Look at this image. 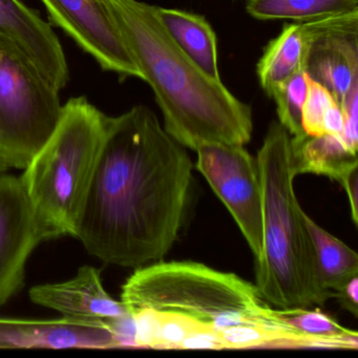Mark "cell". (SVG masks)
I'll list each match as a JSON object with an SVG mask.
<instances>
[{"instance_id": "cell-23", "label": "cell", "mask_w": 358, "mask_h": 358, "mask_svg": "<svg viewBox=\"0 0 358 358\" xmlns=\"http://www.w3.org/2000/svg\"><path fill=\"white\" fill-rule=\"evenodd\" d=\"M179 350H225V345L219 330L205 327L188 335Z\"/></svg>"}, {"instance_id": "cell-18", "label": "cell", "mask_w": 358, "mask_h": 358, "mask_svg": "<svg viewBox=\"0 0 358 358\" xmlns=\"http://www.w3.org/2000/svg\"><path fill=\"white\" fill-rule=\"evenodd\" d=\"M246 11L259 20L310 22L358 11V0H248Z\"/></svg>"}, {"instance_id": "cell-17", "label": "cell", "mask_w": 358, "mask_h": 358, "mask_svg": "<svg viewBox=\"0 0 358 358\" xmlns=\"http://www.w3.org/2000/svg\"><path fill=\"white\" fill-rule=\"evenodd\" d=\"M303 217L313 248L318 280L324 289L335 292L357 276L358 255L320 227L305 211Z\"/></svg>"}, {"instance_id": "cell-5", "label": "cell", "mask_w": 358, "mask_h": 358, "mask_svg": "<svg viewBox=\"0 0 358 358\" xmlns=\"http://www.w3.org/2000/svg\"><path fill=\"white\" fill-rule=\"evenodd\" d=\"M129 312H175L217 330L234 326L294 331L276 315L255 285L198 262H155L138 268L122 286Z\"/></svg>"}, {"instance_id": "cell-9", "label": "cell", "mask_w": 358, "mask_h": 358, "mask_svg": "<svg viewBox=\"0 0 358 358\" xmlns=\"http://www.w3.org/2000/svg\"><path fill=\"white\" fill-rule=\"evenodd\" d=\"M41 243L20 177L0 173V307L22 290L29 257Z\"/></svg>"}, {"instance_id": "cell-14", "label": "cell", "mask_w": 358, "mask_h": 358, "mask_svg": "<svg viewBox=\"0 0 358 358\" xmlns=\"http://www.w3.org/2000/svg\"><path fill=\"white\" fill-rule=\"evenodd\" d=\"M306 72L329 90L341 106L358 85V22L331 31L315 41Z\"/></svg>"}, {"instance_id": "cell-10", "label": "cell", "mask_w": 358, "mask_h": 358, "mask_svg": "<svg viewBox=\"0 0 358 358\" xmlns=\"http://www.w3.org/2000/svg\"><path fill=\"white\" fill-rule=\"evenodd\" d=\"M0 36L17 45L62 91L70 81V69L51 22L20 0H0Z\"/></svg>"}, {"instance_id": "cell-1", "label": "cell", "mask_w": 358, "mask_h": 358, "mask_svg": "<svg viewBox=\"0 0 358 358\" xmlns=\"http://www.w3.org/2000/svg\"><path fill=\"white\" fill-rule=\"evenodd\" d=\"M192 185L187 150L143 104L108 116L106 137L76 238L100 261H161L185 221Z\"/></svg>"}, {"instance_id": "cell-20", "label": "cell", "mask_w": 358, "mask_h": 358, "mask_svg": "<svg viewBox=\"0 0 358 358\" xmlns=\"http://www.w3.org/2000/svg\"><path fill=\"white\" fill-rule=\"evenodd\" d=\"M307 75L306 71L292 75L280 83L270 95L275 102L278 122L293 139L307 135L301 125V110L307 93Z\"/></svg>"}, {"instance_id": "cell-6", "label": "cell", "mask_w": 358, "mask_h": 358, "mask_svg": "<svg viewBox=\"0 0 358 358\" xmlns=\"http://www.w3.org/2000/svg\"><path fill=\"white\" fill-rule=\"evenodd\" d=\"M56 89L12 41L0 36V155L9 169H26L57 125Z\"/></svg>"}, {"instance_id": "cell-15", "label": "cell", "mask_w": 358, "mask_h": 358, "mask_svg": "<svg viewBox=\"0 0 358 358\" xmlns=\"http://www.w3.org/2000/svg\"><path fill=\"white\" fill-rule=\"evenodd\" d=\"M155 15L178 48L207 76L220 78L217 35L204 16L152 6Z\"/></svg>"}, {"instance_id": "cell-8", "label": "cell", "mask_w": 358, "mask_h": 358, "mask_svg": "<svg viewBox=\"0 0 358 358\" xmlns=\"http://www.w3.org/2000/svg\"><path fill=\"white\" fill-rule=\"evenodd\" d=\"M50 22L62 29L102 70L121 78L141 79L103 0H41Z\"/></svg>"}, {"instance_id": "cell-22", "label": "cell", "mask_w": 358, "mask_h": 358, "mask_svg": "<svg viewBox=\"0 0 358 358\" xmlns=\"http://www.w3.org/2000/svg\"><path fill=\"white\" fill-rule=\"evenodd\" d=\"M345 117L343 138L352 150L358 148V85L352 87L341 103Z\"/></svg>"}, {"instance_id": "cell-11", "label": "cell", "mask_w": 358, "mask_h": 358, "mask_svg": "<svg viewBox=\"0 0 358 358\" xmlns=\"http://www.w3.org/2000/svg\"><path fill=\"white\" fill-rule=\"evenodd\" d=\"M358 22V11L310 22L286 24L264 50L257 66L259 85L268 96L282 81L306 71L314 43L331 31Z\"/></svg>"}, {"instance_id": "cell-19", "label": "cell", "mask_w": 358, "mask_h": 358, "mask_svg": "<svg viewBox=\"0 0 358 358\" xmlns=\"http://www.w3.org/2000/svg\"><path fill=\"white\" fill-rule=\"evenodd\" d=\"M275 313L289 328L305 336L317 339L324 345V349L357 350V332L341 326L320 309L276 308Z\"/></svg>"}, {"instance_id": "cell-16", "label": "cell", "mask_w": 358, "mask_h": 358, "mask_svg": "<svg viewBox=\"0 0 358 358\" xmlns=\"http://www.w3.org/2000/svg\"><path fill=\"white\" fill-rule=\"evenodd\" d=\"M293 169L295 175L324 176L341 183L358 167L357 152L352 150L343 136L322 134L293 139Z\"/></svg>"}, {"instance_id": "cell-21", "label": "cell", "mask_w": 358, "mask_h": 358, "mask_svg": "<svg viewBox=\"0 0 358 358\" xmlns=\"http://www.w3.org/2000/svg\"><path fill=\"white\" fill-rule=\"evenodd\" d=\"M336 100L324 85L307 75V93L301 110V125L308 136L324 134V117Z\"/></svg>"}, {"instance_id": "cell-25", "label": "cell", "mask_w": 358, "mask_h": 358, "mask_svg": "<svg viewBox=\"0 0 358 358\" xmlns=\"http://www.w3.org/2000/svg\"><path fill=\"white\" fill-rule=\"evenodd\" d=\"M324 134L343 136L345 129V117L343 110L336 101L331 104L324 117Z\"/></svg>"}, {"instance_id": "cell-24", "label": "cell", "mask_w": 358, "mask_h": 358, "mask_svg": "<svg viewBox=\"0 0 358 358\" xmlns=\"http://www.w3.org/2000/svg\"><path fill=\"white\" fill-rule=\"evenodd\" d=\"M335 299H338L343 309L349 311L354 317L358 315V278L350 280L345 286L335 291Z\"/></svg>"}, {"instance_id": "cell-3", "label": "cell", "mask_w": 358, "mask_h": 358, "mask_svg": "<svg viewBox=\"0 0 358 358\" xmlns=\"http://www.w3.org/2000/svg\"><path fill=\"white\" fill-rule=\"evenodd\" d=\"M263 192V246L255 286L278 309L322 306L335 297L318 280L313 248L294 192L291 136L272 122L257 154Z\"/></svg>"}, {"instance_id": "cell-13", "label": "cell", "mask_w": 358, "mask_h": 358, "mask_svg": "<svg viewBox=\"0 0 358 358\" xmlns=\"http://www.w3.org/2000/svg\"><path fill=\"white\" fill-rule=\"evenodd\" d=\"M0 348L114 349L118 343L106 322L66 316L55 320L0 318Z\"/></svg>"}, {"instance_id": "cell-27", "label": "cell", "mask_w": 358, "mask_h": 358, "mask_svg": "<svg viewBox=\"0 0 358 358\" xmlns=\"http://www.w3.org/2000/svg\"><path fill=\"white\" fill-rule=\"evenodd\" d=\"M8 169H9V167H8V165L6 164L3 156L0 155V173H7Z\"/></svg>"}, {"instance_id": "cell-2", "label": "cell", "mask_w": 358, "mask_h": 358, "mask_svg": "<svg viewBox=\"0 0 358 358\" xmlns=\"http://www.w3.org/2000/svg\"><path fill=\"white\" fill-rule=\"evenodd\" d=\"M125 45L150 85L164 129L185 148L242 145L252 137V110L221 80L207 76L161 26L152 6L140 0H103Z\"/></svg>"}, {"instance_id": "cell-4", "label": "cell", "mask_w": 358, "mask_h": 358, "mask_svg": "<svg viewBox=\"0 0 358 358\" xmlns=\"http://www.w3.org/2000/svg\"><path fill=\"white\" fill-rule=\"evenodd\" d=\"M108 115L85 96L62 104L53 133L20 176L41 241L76 238Z\"/></svg>"}, {"instance_id": "cell-7", "label": "cell", "mask_w": 358, "mask_h": 358, "mask_svg": "<svg viewBox=\"0 0 358 358\" xmlns=\"http://www.w3.org/2000/svg\"><path fill=\"white\" fill-rule=\"evenodd\" d=\"M196 169L227 207L255 259L263 246V192L257 159L242 145L204 144Z\"/></svg>"}, {"instance_id": "cell-26", "label": "cell", "mask_w": 358, "mask_h": 358, "mask_svg": "<svg viewBox=\"0 0 358 358\" xmlns=\"http://www.w3.org/2000/svg\"><path fill=\"white\" fill-rule=\"evenodd\" d=\"M349 198L350 207L353 223L358 224V167L352 169L341 182Z\"/></svg>"}, {"instance_id": "cell-12", "label": "cell", "mask_w": 358, "mask_h": 358, "mask_svg": "<svg viewBox=\"0 0 358 358\" xmlns=\"http://www.w3.org/2000/svg\"><path fill=\"white\" fill-rule=\"evenodd\" d=\"M29 294L33 303L66 317L110 322L129 314L122 301L108 294L99 270L92 266H83L74 278L64 282L33 287Z\"/></svg>"}]
</instances>
